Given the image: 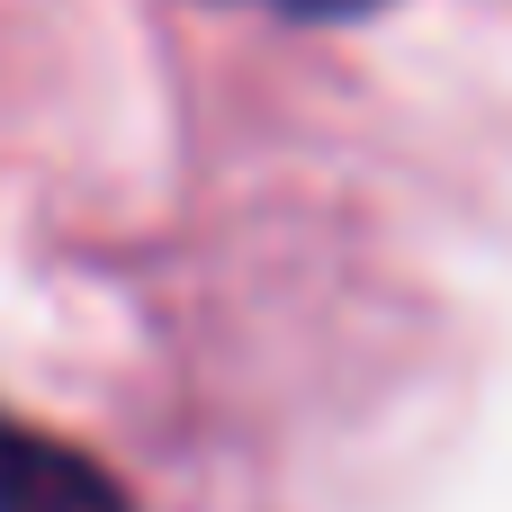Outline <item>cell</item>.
<instances>
[{
    "label": "cell",
    "instance_id": "cell-1",
    "mask_svg": "<svg viewBox=\"0 0 512 512\" xmlns=\"http://www.w3.org/2000/svg\"><path fill=\"white\" fill-rule=\"evenodd\" d=\"M0 512H126V495L72 441L0 414Z\"/></svg>",
    "mask_w": 512,
    "mask_h": 512
},
{
    "label": "cell",
    "instance_id": "cell-2",
    "mask_svg": "<svg viewBox=\"0 0 512 512\" xmlns=\"http://www.w3.org/2000/svg\"><path fill=\"white\" fill-rule=\"evenodd\" d=\"M288 9H315V18H333V9H369V0H288Z\"/></svg>",
    "mask_w": 512,
    "mask_h": 512
}]
</instances>
